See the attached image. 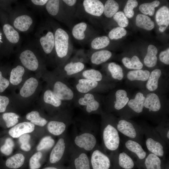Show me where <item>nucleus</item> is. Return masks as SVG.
<instances>
[{"instance_id":"1","label":"nucleus","mask_w":169,"mask_h":169,"mask_svg":"<svg viewBox=\"0 0 169 169\" xmlns=\"http://www.w3.org/2000/svg\"><path fill=\"white\" fill-rule=\"evenodd\" d=\"M97 127L92 120L85 118L74 123L71 141L77 148L90 152L98 145Z\"/></svg>"},{"instance_id":"2","label":"nucleus","mask_w":169,"mask_h":169,"mask_svg":"<svg viewBox=\"0 0 169 169\" xmlns=\"http://www.w3.org/2000/svg\"><path fill=\"white\" fill-rule=\"evenodd\" d=\"M101 115V147L106 153L108 152L110 154L119 150L120 138L115 118L107 112H103Z\"/></svg>"},{"instance_id":"3","label":"nucleus","mask_w":169,"mask_h":169,"mask_svg":"<svg viewBox=\"0 0 169 169\" xmlns=\"http://www.w3.org/2000/svg\"><path fill=\"white\" fill-rule=\"evenodd\" d=\"M145 138L146 147L149 153L160 158H164L166 155V144L155 128L147 125L141 126Z\"/></svg>"},{"instance_id":"4","label":"nucleus","mask_w":169,"mask_h":169,"mask_svg":"<svg viewBox=\"0 0 169 169\" xmlns=\"http://www.w3.org/2000/svg\"><path fill=\"white\" fill-rule=\"evenodd\" d=\"M60 136L50 152L48 166L64 165L68 161L71 138L67 132Z\"/></svg>"},{"instance_id":"5","label":"nucleus","mask_w":169,"mask_h":169,"mask_svg":"<svg viewBox=\"0 0 169 169\" xmlns=\"http://www.w3.org/2000/svg\"><path fill=\"white\" fill-rule=\"evenodd\" d=\"M73 122L72 110L69 105L60 110L57 119L48 122L47 129L51 134L61 136L67 132L69 127Z\"/></svg>"},{"instance_id":"6","label":"nucleus","mask_w":169,"mask_h":169,"mask_svg":"<svg viewBox=\"0 0 169 169\" xmlns=\"http://www.w3.org/2000/svg\"><path fill=\"white\" fill-rule=\"evenodd\" d=\"M73 103L74 106L80 109L87 115H101L103 112L98 96L95 93H76Z\"/></svg>"},{"instance_id":"7","label":"nucleus","mask_w":169,"mask_h":169,"mask_svg":"<svg viewBox=\"0 0 169 169\" xmlns=\"http://www.w3.org/2000/svg\"><path fill=\"white\" fill-rule=\"evenodd\" d=\"M116 124L119 132L142 145L144 135L141 126L138 125L130 120L124 118L116 120Z\"/></svg>"},{"instance_id":"8","label":"nucleus","mask_w":169,"mask_h":169,"mask_svg":"<svg viewBox=\"0 0 169 169\" xmlns=\"http://www.w3.org/2000/svg\"><path fill=\"white\" fill-rule=\"evenodd\" d=\"M87 153L75 147L71 141L68 160V169H91Z\"/></svg>"},{"instance_id":"9","label":"nucleus","mask_w":169,"mask_h":169,"mask_svg":"<svg viewBox=\"0 0 169 169\" xmlns=\"http://www.w3.org/2000/svg\"><path fill=\"white\" fill-rule=\"evenodd\" d=\"M52 83V91L54 94L63 101L69 104L73 102L76 93L66 79L60 77L55 78Z\"/></svg>"},{"instance_id":"10","label":"nucleus","mask_w":169,"mask_h":169,"mask_svg":"<svg viewBox=\"0 0 169 169\" xmlns=\"http://www.w3.org/2000/svg\"><path fill=\"white\" fill-rule=\"evenodd\" d=\"M54 47L58 57L63 64L68 60L69 52V36L68 33L61 28H58L54 34Z\"/></svg>"},{"instance_id":"11","label":"nucleus","mask_w":169,"mask_h":169,"mask_svg":"<svg viewBox=\"0 0 169 169\" xmlns=\"http://www.w3.org/2000/svg\"><path fill=\"white\" fill-rule=\"evenodd\" d=\"M91 169H110L112 161L109 155L98 144L90 152Z\"/></svg>"},{"instance_id":"12","label":"nucleus","mask_w":169,"mask_h":169,"mask_svg":"<svg viewBox=\"0 0 169 169\" xmlns=\"http://www.w3.org/2000/svg\"><path fill=\"white\" fill-rule=\"evenodd\" d=\"M75 79L73 88L77 93H95L108 89L109 87L108 84H102L101 82L83 78Z\"/></svg>"},{"instance_id":"13","label":"nucleus","mask_w":169,"mask_h":169,"mask_svg":"<svg viewBox=\"0 0 169 169\" xmlns=\"http://www.w3.org/2000/svg\"><path fill=\"white\" fill-rule=\"evenodd\" d=\"M63 64L60 71V77L65 79L74 78L85 69V66L83 63L74 59L67 61Z\"/></svg>"},{"instance_id":"14","label":"nucleus","mask_w":169,"mask_h":169,"mask_svg":"<svg viewBox=\"0 0 169 169\" xmlns=\"http://www.w3.org/2000/svg\"><path fill=\"white\" fill-rule=\"evenodd\" d=\"M122 143L125 151L130 155L135 156L138 160L144 162L148 153L143 149L142 145L128 138L124 139Z\"/></svg>"},{"instance_id":"15","label":"nucleus","mask_w":169,"mask_h":169,"mask_svg":"<svg viewBox=\"0 0 169 169\" xmlns=\"http://www.w3.org/2000/svg\"><path fill=\"white\" fill-rule=\"evenodd\" d=\"M109 155L112 162L116 163L119 168L132 169L135 166V163L132 158L125 151H120L119 149Z\"/></svg>"},{"instance_id":"16","label":"nucleus","mask_w":169,"mask_h":169,"mask_svg":"<svg viewBox=\"0 0 169 169\" xmlns=\"http://www.w3.org/2000/svg\"><path fill=\"white\" fill-rule=\"evenodd\" d=\"M19 59L23 66L28 69L35 71L37 69L38 62L32 51L28 49L24 50L20 54Z\"/></svg>"},{"instance_id":"17","label":"nucleus","mask_w":169,"mask_h":169,"mask_svg":"<svg viewBox=\"0 0 169 169\" xmlns=\"http://www.w3.org/2000/svg\"><path fill=\"white\" fill-rule=\"evenodd\" d=\"M127 96V93L125 90L122 89L117 90L115 93V100L113 104L107 107V113H109L113 110H120L123 109L129 101Z\"/></svg>"},{"instance_id":"18","label":"nucleus","mask_w":169,"mask_h":169,"mask_svg":"<svg viewBox=\"0 0 169 169\" xmlns=\"http://www.w3.org/2000/svg\"><path fill=\"white\" fill-rule=\"evenodd\" d=\"M83 6L86 13L91 15L100 17L104 13V5L98 0H84Z\"/></svg>"},{"instance_id":"19","label":"nucleus","mask_w":169,"mask_h":169,"mask_svg":"<svg viewBox=\"0 0 169 169\" xmlns=\"http://www.w3.org/2000/svg\"><path fill=\"white\" fill-rule=\"evenodd\" d=\"M161 105L158 96L155 93L147 94L145 97L144 108L149 113H156L160 112Z\"/></svg>"},{"instance_id":"20","label":"nucleus","mask_w":169,"mask_h":169,"mask_svg":"<svg viewBox=\"0 0 169 169\" xmlns=\"http://www.w3.org/2000/svg\"><path fill=\"white\" fill-rule=\"evenodd\" d=\"M34 125L29 122L20 123L12 128L9 131V134L13 138H18L21 135L33 131Z\"/></svg>"},{"instance_id":"21","label":"nucleus","mask_w":169,"mask_h":169,"mask_svg":"<svg viewBox=\"0 0 169 169\" xmlns=\"http://www.w3.org/2000/svg\"><path fill=\"white\" fill-rule=\"evenodd\" d=\"M43 100L47 104L56 109H63L69 104L64 102L63 101L58 98L50 89L46 90L43 95Z\"/></svg>"},{"instance_id":"22","label":"nucleus","mask_w":169,"mask_h":169,"mask_svg":"<svg viewBox=\"0 0 169 169\" xmlns=\"http://www.w3.org/2000/svg\"><path fill=\"white\" fill-rule=\"evenodd\" d=\"M156 20L159 26V31L161 32H164L169 24V9L167 7L163 6L157 10L156 14Z\"/></svg>"},{"instance_id":"23","label":"nucleus","mask_w":169,"mask_h":169,"mask_svg":"<svg viewBox=\"0 0 169 169\" xmlns=\"http://www.w3.org/2000/svg\"><path fill=\"white\" fill-rule=\"evenodd\" d=\"M145 97L141 92H138L134 99L129 100L127 104L132 112L136 114L142 113L144 108Z\"/></svg>"},{"instance_id":"24","label":"nucleus","mask_w":169,"mask_h":169,"mask_svg":"<svg viewBox=\"0 0 169 169\" xmlns=\"http://www.w3.org/2000/svg\"><path fill=\"white\" fill-rule=\"evenodd\" d=\"M40 45L44 52L50 54L54 47V38L53 33L48 31L46 34L41 37L39 40Z\"/></svg>"},{"instance_id":"25","label":"nucleus","mask_w":169,"mask_h":169,"mask_svg":"<svg viewBox=\"0 0 169 169\" xmlns=\"http://www.w3.org/2000/svg\"><path fill=\"white\" fill-rule=\"evenodd\" d=\"M38 85V82L36 79L30 78L26 81L21 88L20 95L25 98L30 96L34 93Z\"/></svg>"},{"instance_id":"26","label":"nucleus","mask_w":169,"mask_h":169,"mask_svg":"<svg viewBox=\"0 0 169 169\" xmlns=\"http://www.w3.org/2000/svg\"><path fill=\"white\" fill-rule=\"evenodd\" d=\"M74 78H83L101 82L104 80L102 73L99 71L93 69H85L75 75Z\"/></svg>"},{"instance_id":"27","label":"nucleus","mask_w":169,"mask_h":169,"mask_svg":"<svg viewBox=\"0 0 169 169\" xmlns=\"http://www.w3.org/2000/svg\"><path fill=\"white\" fill-rule=\"evenodd\" d=\"M32 18L27 15H23L17 17L13 22L14 27L21 32L27 31L33 23Z\"/></svg>"},{"instance_id":"28","label":"nucleus","mask_w":169,"mask_h":169,"mask_svg":"<svg viewBox=\"0 0 169 169\" xmlns=\"http://www.w3.org/2000/svg\"><path fill=\"white\" fill-rule=\"evenodd\" d=\"M112 54L111 52L108 50H104L95 52L90 56V62L94 64H100L109 59Z\"/></svg>"},{"instance_id":"29","label":"nucleus","mask_w":169,"mask_h":169,"mask_svg":"<svg viewBox=\"0 0 169 169\" xmlns=\"http://www.w3.org/2000/svg\"><path fill=\"white\" fill-rule=\"evenodd\" d=\"M25 160V157L23 154L17 153L7 159L5 166L9 169H18L24 165Z\"/></svg>"},{"instance_id":"30","label":"nucleus","mask_w":169,"mask_h":169,"mask_svg":"<svg viewBox=\"0 0 169 169\" xmlns=\"http://www.w3.org/2000/svg\"><path fill=\"white\" fill-rule=\"evenodd\" d=\"M157 52V49L156 46L151 44L148 46L147 53L144 59V63L147 67L151 68L156 64L157 62L156 55Z\"/></svg>"},{"instance_id":"31","label":"nucleus","mask_w":169,"mask_h":169,"mask_svg":"<svg viewBox=\"0 0 169 169\" xmlns=\"http://www.w3.org/2000/svg\"><path fill=\"white\" fill-rule=\"evenodd\" d=\"M161 158L150 153H148L144 164L146 169H162Z\"/></svg>"},{"instance_id":"32","label":"nucleus","mask_w":169,"mask_h":169,"mask_svg":"<svg viewBox=\"0 0 169 169\" xmlns=\"http://www.w3.org/2000/svg\"><path fill=\"white\" fill-rule=\"evenodd\" d=\"M161 74V71L159 69H155L150 74L146 86L149 91H154L158 87V80Z\"/></svg>"},{"instance_id":"33","label":"nucleus","mask_w":169,"mask_h":169,"mask_svg":"<svg viewBox=\"0 0 169 169\" xmlns=\"http://www.w3.org/2000/svg\"><path fill=\"white\" fill-rule=\"evenodd\" d=\"M136 24L137 27L148 30H152L155 26L154 22L151 20L149 17L141 14L137 15Z\"/></svg>"},{"instance_id":"34","label":"nucleus","mask_w":169,"mask_h":169,"mask_svg":"<svg viewBox=\"0 0 169 169\" xmlns=\"http://www.w3.org/2000/svg\"><path fill=\"white\" fill-rule=\"evenodd\" d=\"M3 29L6 38L10 42L16 44L19 41V34L11 25L8 23L4 24Z\"/></svg>"},{"instance_id":"35","label":"nucleus","mask_w":169,"mask_h":169,"mask_svg":"<svg viewBox=\"0 0 169 169\" xmlns=\"http://www.w3.org/2000/svg\"><path fill=\"white\" fill-rule=\"evenodd\" d=\"M150 74L147 70H134L129 71L127 74V77L131 81H146L148 79Z\"/></svg>"},{"instance_id":"36","label":"nucleus","mask_w":169,"mask_h":169,"mask_svg":"<svg viewBox=\"0 0 169 169\" xmlns=\"http://www.w3.org/2000/svg\"><path fill=\"white\" fill-rule=\"evenodd\" d=\"M24 71V68L19 65L13 69L10 73V82L14 85L19 84L22 81Z\"/></svg>"},{"instance_id":"37","label":"nucleus","mask_w":169,"mask_h":169,"mask_svg":"<svg viewBox=\"0 0 169 169\" xmlns=\"http://www.w3.org/2000/svg\"><path fill=\"white\" fill-rule=\"evenodd\" d=\"M123 64L128 69L134 70L141 69L143 64L139 58L135 55L130 59L127 57L123 58L122 59Z\"/></svg>"},{"instance_id":"38","label":"nucleus","mask_w":169,"mask_h":169,"mask_svg":"<svg viewBox=\"0 0 169 169\" xmlns=\"http://www.w3.org/2000/svg\"><path fill=\"white\" fill-rule=\"evenodd\" d=\"M87 27L86 23L81 22L75 24L73 27L72 33L74 38L78 40H82L85 37V32Z\"/></svg>"},{"instance_id":"39","label":"nucleus","mask_w":169,"mask_h":169,"mask_svg":"<svg viewBox=\"0 0 169 169\" xmlns=\"http://www.w3.org/2000/svg\"><path fill=\"white\" fill-rule=\"evenodd\" d=\"M107 69L113 79L119 80L123 79L124 77L123 69L119 64L114 62L110 63L108 65Z\"/></svg>"},{"instance_id":"40","label":"nucleus","mask_w":169,"mask_h":169,"mask_svg":"<svg viewBox=\"0 0 169 169\" xmlns=\"http://www.w3.org/2000/svg\"><path fill=\"white\" fill-rule=\"evenodd\" d=\"M26 118L33 124L41 127L45 126L48 122L47 119L41 117L39 112L36 111H33L28 113L26 115Z\"/></svg>"},{"instance_id":"41","label":"nucleus","mask_w":169,"mask_h":169,"mask_svg":"<svg viewBox=\"0 0 169 169\" xmlns=\"http://www.w3.org/2000/svg\"><path fill=\"white\" fill-rule=\"evenodd\" d=\"M119 8V5L115 1L107 0L104 6V14L107 18H111L117 12Z\"/></svg>"},{"instance_id":"42","label":"nucleus","mask_w":169,"mask_h":169,"mask_svg":"<svg viewBox=\"0 0 169 169\" xmlns=\"http://www.w3.org/2000/svg\"><path fill=\"white\" fill-rule=\"evenodd\" d=\"M155 129L166 145L169 144V126L168 123L163 121Z\"/></svg>"},{"instance_id":"43","label":"nucleus","mask_w":169,"mask_h":169,"mask_svg":"<svg viewBox=\"0 0 169 169\" xmlns=\"http://www.w3.org/2000/svg\"><path fill=\"white\" fill-rule=\"evenodd\" d=\"M110 43V39L106 36L97 37L91 42V47L94 49H99L107 46Z\"/></svg>"},{"instance_id":"44","label":"nucleus","mask_w":169,"mask_h":169,"mask_svg":"<svg viewBox=\"0 0 169 169\" xmlns=\"http://www.w3.org/2000/svg\"><path fill=\"white\" fill-rule=\"evenodd\" d=\"M159 1L156 0L150 3H144L140 5L139 7L140 11L144 15L153 16L155 13V8L160 4Z\"/></svg>"},{"instance_id":"45","label":"nucleus","mask_w":169,"mask_h":169,"mask_svg":"<svg viewBox=\"0 0 169 169\" xmlns=\"http://www.w3.org/2000/svg\"><path fill=\"white\" fill-rule=\"evenodd\" d=\"M55 142L53 138L50 136H47L40 141L37 147L38 151L48 150L53 147Z\"/></svg>"},{"instance_id":"46","label":"nucleus","mask_w":169,"mask_h":169,"mask_svg":"<svg viewBox=\"0 0 169 169\" xmlns=\"http://www.w3.org/2000/svg\"><path fill=\"white\" fill-rule=\"evenodd\" d=\"M19 116L13 112H6L3 115V118L8 128L15 125L18 122Z\"/></svg>"},{"instance_id":"47","label":"nucleus","mask_w":169,"mask_h":169,"mask_svg":"<svg viewBox=\"0 0 169 169\" xmlns=\"http://www.w3.org/2000/svg\"><path fill=\"white\" fill-rule=\"evenodd\" d=\"M60 7V1L48 0L46 4V8L48 13L52 16L56 15L59 13Z\"/></svg>"},{"instance_id":"48","label":"nucleus","mask_w":169,"mask_h":169,"mask_svg":"<svg viewBox=\"0 0 169 169\" xmlns=\"http://www.w3.org/2000/svg\"><path fill=\"white\" fill-rule=\"evenodd\" d=\"M42 156L41 152L35 153L30 158L29 162L30 169H39L41 166L40 160Z\"/></svg>"},{"instance_id":"49","label":"nucleus","mask_w":169,"mask_h":169,"mask_svg":"<svg viewBox=\"0 0 169 169\" xmlns=\"http://www.w3.org/2000/svg\"><path fill=\"white\" fill-rule=\"evenodd\" d=\"M138 2L135 0H128L124 9L125 16L129 18H132L134 15L133 9L138 5Z\"/></svg>"},{"instance_id":"50","label":"nucleus","mask_w":169,"mask_h":169,"mask_svg":"<svg viewBox=\"0 0 169 169\" xmlns=\"http://www.w3.org/2000/svg\"><path fill=\"white\" fill-rule=\"evenodd\" d=\"M126 34V30L123 28L115 27L109 33V37L110 39H118L121 38Z\"/></svg>"},{"instance_id":"51","label":"nucleus","mask_w":169,"mask_h":169,"mask_svg":"<svg viewBox=\"0 0 169 169\" xmlns=\"http://www.w3.org/2000/svg\"><path fill=\"white\" fill-rule=\"evenodd\" d=\"M113 17L114 20L117 22L120 27L123 28L128 26L129 23L128 20L122 12H117Z\"/></svg>"},{"instance_id":"52","label":"nucleus","mask_w":169,"mask_h":169,"mask_svg":"<svg viewBox=\"0 0 169 169\" xmlns=\"http://www.w3.org/2000/svg\"><path fill=\"white\" fill-rule=\"evenodd\" d=\"M14 146V143L10 138L6 139L5 143L0 148V151L2 153L6 155H9L12 153Z\"/></svg>"},{"instance_id":"53","label":"nucleus","mask_w":169,"mask_h":169,"mask_svg":"<svg viewBox=\"0 0 169 169\" xmlns=\"http://www.w3.org/2000/svg\"><path fill=\"white\" fill-rule=\"evenodd\" d=\"M9 101L8 98L7 96L0 95V113L5 111Z\"/></svg>"},{"instance_id":"54","label":"nucleus","mask_w":169,"mask_h":169,"mask_svg":"<svg viewBox=\"0 0 169 169\" xmlns=\"http://www.w3.org/2000/svg\"><path fill=\"white\" fill-rule=\"evenodd\" d=\"M160 60L165 64H169V49L168 48L166 50L161 51L159 54Z\"/></svg>"},{"instance_id":"55","label":"nucleus","mask_w":169,"mask_h":169,"mask_svg":"<svg viewBox=\"0 0 169 169\" xmlns=\"http://www.w3.org/2000/svg\"><path fill=\"white\" fill-rule=\"evenodd\" d=\"M9 84V80L3 77L2 73L0 71V92H3Z\"/></svg>"},{"instance_id":"56","label":"nucleus","mask_w":169,"mask_h":169,"mask_svg":"<svg viewBox=\"0 0 169 169\" xmlns=\"http://www.w3.org/2000/svg\"><path fill=\"white\" fill-rule=\"evenodd\" d=\"M19 137V141L21 145L29 143L30 139V136L29 134L27 133L25 134L21 135Z\"/></svg>"},{"instance_id":"57","label":"nucleus","mask_w":169,"mask_h":169,"mask_svg":"<svg viewBox=\"0 0 169 169\" xmlns=\"http://www.w3.org/2000/svg\"><path fill=\"white\" fill-rule=\"evenodd\" d=\"M42 169H68L67 166H65L64 165L49 166Z\"/></svg>"},{"instance_id":"58","label":"nucleus","mask_w":169,"mask_h":169,"mask_svg":"<svg viewBox=\"0 0 169 169\" xmlns=\"http://www.w3.org/2000/svg\"><path fill=\"white\" fill-rule=\"evenodd\" d=\"M48 0H32L31 2L34 4L39 6H43L46 4Z\"/></svg>"},{"instance_id":"59","label":"nucleus","mask_w":169,"mask_h":169,"mask_svg":"<svg viewBox=\"0 0 169 169\" xmlns=\"http://www.w3.org/2000/svg\"><path fill=\"white\" fill-rule=\"evenodd\" d=\"M20 148L21 149L24 151H28L31 149V146L29 143L24 144H21Z\"/></svg>"},{"instance_id":"60","label":"nucleus","mask_w":169,"mask_h":169,"mask_svg":"<svg viewBox=\"0 0 169 169\" xmlns=\"http://www.w3.org/2000/svg\"><path fill=\"white\" fill-rule=\"evenodd\" d=\"M66 4L69 6L74 5L77 2L76 0H63L62 1Z\"/></svg>"},{"instance_id":"61","label":"nucleus","mask_w":169,"mask_h":169,"mask_svg":"<svg viewBox=\"0 0 169 169\" xmlns=\"http://www.w3.org/2000/svg\"><path fill=\"white\" fill-rule=\"evenodd\" d=\"M1 37L0 35V40H1Z\"/></svg>"},{"instance_id":"62","label":"nucleus","mask_w":169,"mask_h":169,"mask_svg":"<svg viewBox=\"0 0 169 169\" xmlns=\"http://www.w3.org/2000/svg\"></svg>"}]
</instances>
